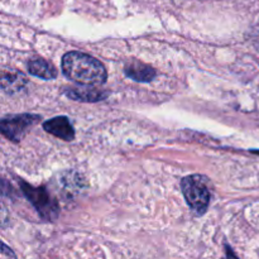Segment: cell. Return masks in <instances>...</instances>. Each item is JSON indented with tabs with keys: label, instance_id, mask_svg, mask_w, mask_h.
I'll return each mask as SVG.
<instances>
[{
	"label": "cell",
	"instance_id": "4",
	"mask_svg": "<svg viewBox=\"0 0 259 259\" xmlns=\"http://www.w3.org/2000/svg\"><path fill=\"white\" fill-rule=\"evenodd\" d=\"M39 115L33 114H15V115H8L2 119L0 129L3 136L7 137L12 142L22 141L23 137L33 125L40 120Z\"/></svg>",
	"mask_w": 259,
	"mask_h": 259
},
{
	"label": "cell",
	"instance_id": "5",
	"mask_svg": "<svg viewBox=\"0 0 259 259\" xmlns=\"http://www.w3.org/2000/svg\"><path fill=\"white\" fill-rule=\"evenodd\" d=\"M43 129L47 133L63 139V141L71 142L75 138V131H73L72 124L66 116H56V118L45 121Z\"/></svg>",
	"mask_w": 259,
	"mask_h": 259
},
{
	"label": "cell",
	"instance_id": "2",
	"mask_svg": "<svg viewBox=\"0 0 259 259\" xmlns=\"http://www.w3.org/2000/svg\"><path fill=\"white\" fill-rule=\"evenodd\" d=\"M181 189L189 206L197 215L205 214L210 204V191L205 177L200 175L185 177L181 181Z\"/></svg>",
	"mask_w": 259,
	"mask_h": 259
},
{
	"label": "cell",
	"instance_id": "3",
	"mask_svg": "<svg viewBox=\"0 0 259 259\" xmlns=\"http://www.w3.org/2000/svg\"><path fill=\"white\" fill-rule=\"evenodd\" d=\"M20 187L23 194L28 200L32 202L33 206L38 211V214L45 220H53L58 217V204L52 195L45 189V187H34L20 181Z\"/></svg>",
	"mask_w": 259,
	"mask_h": 259
},
{
	"label": "cell",
	"instance_id": "7",
	"mask_svg": "<svg viewBox=\"0 0 259 259\" xmlns=\"http://www.w3.org/2000/svg\"><path fill=\"white\" fill-rule=\"evenodd\" d=\"M28 71L30 75L43 78V80H53L57 77V70L55 68V66L43 58L30 60L28 62Z\"/></svg>",
	"mask_w": 259,
	"mask_h": 259
},
{
	"label": "cell",
	"instance_id": "8",
	"mask_svg": "<svg viewBox=\"0 0 259 259\" xmlns=\"http://www.w3.org/2000/svg\"><path fill=\"white\" fill-rule=\"evenodd\" d=\"M66 95L68 98L77 101H88V103H96V101L104 100L108 98L109 93L98 90L93 88H78V89H68L66 91Z\"/></svg>",
	"mask_w": 259,
	"mask_h": 259
},
{
	"label": "cell",
	"instance_id": "9",
	"mask_svg": "<svg viewBox=\"0 0 259 259\" xmlns=\"http://www.w3.org/2000/svg\"><path fill=\"white\" fill-rule=\"evenodd\" d=\"M27 83V77L18 71H3L2 88L7 93H17Z\"/></svg>",
	"mask_w": 259,
	"mask_h": 259
},
{
	"label": "cell",
	"instance_id": "6",
	"mask_svg": "<svg viewBox=\"0 0 259 259\" xmlns=\"http://www.w3.org/2000/svg\"><path fill=\"white\" fill-rule=\"evenodd\" d=\"M124 72L132 80L138 82H149L156 77V70L151 66L142 63L139 61H129L124 66Z\"/></svg>",
	"mask_w": 259,
	"mask_h": 259
},
{
	"label": "cell",
	"instance_id": "1",
	"mask_svg": "<svg viewBox=\"0 0 259 259\" xmlns=\"http://www.w3.org/2000/svg\"><path fill=\"white\" fill-rule=\"evenodd\" d=\"M62 72L70 80L81 85H101L108 78L105 67L100 61L86 53L67 52L62 57Z\"/></svg>",
	"mask_w": 259,
	"mask_h": 259
}]
</instances>
